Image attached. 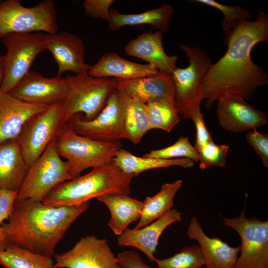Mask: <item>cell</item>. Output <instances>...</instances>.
Wrapping results in <instances>:
<instances>
[{
  "instance_id": "obj_28",
  "label": "cell",
  "mask_w": 268,
  "mask_h": 268,
  "mask_svg": "<svg viewBox=\"0 0 268 268\" xmlns=\"http://www.w3.org/2000/svg\"><path fill=\"white\" fill-rule=\"evenodd\" d=\"M0 264L5 268H53L52 258L8 244L0 250Z\"/></svg>"
},
{
  "instance_id": "obj_38",
  "label": "cell",
  "mask_w": 268,
  "mask_h": 268,
  "mask_svg": "<svg viewBox=\"0 0 268 268\" xmlns=\"http://www.w3.org/2000/svg\"><path fill=\"white\" fill-rule=\"evenodd\" d=\"M192 120L196 129V138L194 146L198 152L203 146L213 141L210 133L206 127L203 116L201 110L195 113Z\"/></svg>"
},
{
  "instance_id": "obj_13",
  "label": "cell",
  "mask_w": 268,
  "mask_h": 268,
  "mask_svg": "<svg viewBox=\"0 0 268 268\" xmlns=\"http://www.w3.org/2000/svg\"><path fill=\"white\" fill-rule=\"evenodd\" d=\"M54 257L53 268H121L107 240L94 235L81 238L71 249Z\"/></svg>"
},
{
  "instance_id": "obj_33",
  "label": "cell",
  "mask_w": 268,
  "mask_h": 268,
  "mask_svg": "<svg viewBox=\"0 0 268 268\" xmlns=\"http://www.w3.org/2000/svg\"><path fill=\"white\" fill-rule=\"evenodd\" d=\"M143 156L162 159L188 158L199 161V153L188 137L182 136L173 144L161 149L152 150Z\"/></svg>"
},
{
  "instance_id": "obj_10",
  "label": "cell",
  "mask_w": 268,
  "mask_h": 268,
  "mask_svg": "<svg viewBox=\"0 0 268 268\" xmlns=\"http://www.w3.org/2000/svg\"><path fill=\"white\" fill-rule=\"evenodd\" d=\"M62 101L49 105L31 118L16 139L28 168L65 127Z\"/></svg>"
},
{
  "instance_id": "obj_20",
  "label": "cell",
  "mask_w": 268,
  "mask_h": 268,
  "mask_svg": "<svg viewBox=\"0 0 268 268\" xmlns=\"http://www.w3.org/2000/svg\"><path fill=\"white\" fill-rule=\"evenodd\" d=\"M187 235L189 239L198 242L205 268H233L240 252V246L231 247L218 238L207 236L195 216L191 218Z\"/></svg>"
},
{
  "instance_id": "obj_29",
  "label": "cell",
  "mask_w": 268,
  "mask_h": 268,
  "mask_svg": "<svg viewBox=\"0 0 268 268\" xmlns=\"http://www.w3.org/2000/svg\"><path fill=\"white\" fill-rule=\"evenodd\" d=\"M124 130L126 139L134 144L139 143L150 130L146 104L130 97L125 114Z\"/></svg>"
},
{
  "instance_id": "obj_22",
  "label": "cell",
  "mask_w": 268,
  "mask_h": 268,
  "mask_svg": "<svg viewBox=\"0 0 268 268\" xmlns=\"http://www.w3.org/2000/svg\"><path fill=\"white\" fill-rule=\"evenodd\" d=\"M160 72L150 64H141L128 61L115 53L103 55L92 66L88 73L96 78H115L129 80L154 76Z\"/></svg>"
},
{
  "instance_id": "obj_4",
  "label": "cell",
  "mask_w": 268,
  "mask_h": 268,
  "mask_svg": "<svg viewBox=\"0 0 268 268\" xmlns=\"http://www.w3.org/2000/svg\"><path fill=\"white\" fill-rule=\"evenodd\" d=\"M180 48L188 58L189 65L177 67L171 75L174 104L183 119L192 120L195 113L201 110L202 85L212 63L206 52L199 47L181 44Z\"/></svg>"
},
{
  "instance_id": "obj_2",
  "label": "cell",
  "mask_w": 268,
  "mask_h": 268,
  "mask_svg": "<svg viewBox=\"0 0 268 268\" xmlns=\"http://www.w3.org/2000/svg\"><path fill=\"white\" fill-rule=\"evenodd\" d=\"M89 204V201L78 206L55 207L42 201H15L7 222L1 225L6 242L53 258L67 229Z\"/></svg>"
},
{
  "instance_id": "obj_3",
  "label": "cell",
  "mask_w": 268,
  "mask_h": 268,
  "mask_svg": "<svg viewBox=\"0 0 268 268\" xmlns=\"http://www.w3.org/2000/svg\"><path fill=\"white\" fill-rule=\"evenodd\" d=\"M132 175L124 173L113 161L89 173L64 182L54 188L42 201L55 207L75 206L110 193L129 195Z\"/></svg>"
},
{
  "instance_id": "obj_31",
  "label": "cell",
  "mask_w": 268,
  "mask_h": 268,
  "mask_svg": "<svg viewBox=\"0 0 268 268\" xmlns=\"http://www.w3.org/2000/svg\"><path fill=\"white\" fill-rule=\"evenodd\" d=\"M195 2L215 8L223 14L222 27L224 31V42L226 43L233 28L241 22L250 20L251 12L240 5H228L214 0H195Z\"/></svg>"
},
{
  "instance_id": "obj_1",
  "label": "cell",
  "mask_w": 268,
  "mask_h": 268,
  "mask_svg": "<svg viewBox=\"0 0 268 268\" xmlns=\"http://www.w3.org/2000/svg\"><path fill=\"white\" fill-rule=\"evenodd\" d=\"M268 41V15L259 10L255 19L245 21L232 30L225 54L212 64L201 88L202 100L209 108L225 96L251 101L256 91L268 82L267 73L251 58L255 46Z\"/></svg>"
},
{
  "instance_id": "obj_17",
  "label": "cell",
  "mask_w": 268,
  "mask_h": 268,
  "mask_svg": "<svg viewBox=\"0 0 268 268\" xmlns=\"http://www.w3.org/2000/svg\"><path fill=\"white\" fill-rule=\"evenodd\" d=\"M49 105L27 103L0 90V143L17 139L26 123Z\"/></svg>"
},
{
  "instance_id": "obj_37",
  "label": "cell",
  "mask_w": 268,
  "mask_h": 268,
  "mask_svg": "<svg viewBox=\"0 0 268 268\" xmlns=\"http://www.w3.org/2000/svg\"><path fill=\"white\" fill-rule=\"evenodd\" d=\"M246 139L260 157L263 165L268 167V134L257 131L256 129L248 132Z\"/></svg>"
},
{
  "instance_id": "obj_40",
  "label": "cell",
  "mask_w": 268,
  "mask_h": 268,
  "mask_svg": "<svg viewBox=\"0 0 268 268\" xmlns=\"http://www.w3.org/2000/svg\"><path fill=\"white\" fill-rule=\"evenodd\" d=\"M5 74L3 56H0V90L3 82Z\"/></svg>"
},
{
  "instance_id": "obj_6",
  "label": "cell",
  "mask_w": 268,
  "mask_h": 268,
  "mask_svg": "<svg viewBox=\"0 0 268 268\" xmlns=\"http://www.w3.org/2000/svg\"><path fill=\"white\" fill-rule=\"evenodd\" d=\"M66 78L68 92L62 101L66 125L77 114H83L85 121L94 119L104 108L116 82V78H96L88 72L67 75Z\"/></svg>"
},
{
  "instance_id": "obj_14",
  "label": "cell",
  "mask_w": 268,
  "mask_h": 268,
  "mask_svg": "<svg viewBox=\"0 0 268 268\" xmlns=\"http://www.w3.org/2000/svg\"><path fill=\"white\" fill-rule=\"evenodd\" d=\"M45 50L53 55L58 65L57 76L70 71L75 74L88 72L89 65L85 62V48L81 38L68 31L53 34L43 33Z\"/></svg>"
},
{
  "instance_id": "obj_25",
  "label": "cell",
  "mask_w": 268,
  "mask_h": 268,
  "mask_svg": "<svg viewBox=\"0 0 268 268\" xmlns=\"http://www.w3.org/2000/svg\"><path fill=\"white\" fill-rule=\"evenodd\" d=\"M174 12L172 6L166 3L156 8L136 14L121 13L116 9H110L108 25L112 30L117 31L125 26L147 24L156 31L163 33L168 31Z\"/></svg>"
},
{
  "instance_id": "obj_35",
  "label": "cell",
  "mask_w": 268,
  "mask_h": 268,
  "mask_svg": "<svg viewBox=\"0 0 268 268\" xmlns=\"http://www.w3.org/2000/svg\"><path fill=\"white\" fill-rule=\"evenodd\" d=\"M17 194V191L0 190V250L5 249L7 245L1 225L12 212Z\"/></svg>"
},
{
  "instance_id": "obj_8",
  "label": "cell",
  "mask_w": 268,
  "mask_h": 268,
  "mask_svg": "<svg viewBox=\"0 0 268 268\" xmlns=\"http://www.w3.org/2000/svg\"><path fill=\"white\" fill-rule=\"evenodd\" d=\"M57 9L52 0H43L26 7L19 0L0 2V39L9 33L58 32Z\"/></svg>"
},
{
  "instance_id": "obj_39",
  "label": "cell",
  "mask_w": 268,
  "mask_h": 268,
  "mask_svg": "<svg viewBox=\"0 0 268 268\" xmlns=\"http://www.w3.org/2000/svg\"><path fill=\"white\" fill-rule=\"evenodd\" d=\"M121 268H152L145 264L140 255L135 251H126L116 257Z\"/></svg>"
},
{
  "instance_id": "obj_15",
  "label": "cell",
  "mask_w": 268,
  "mask_h": 268,
  "mask_svg": "<svg viewBox=\"0 0 268 268\" xmlns=\"http://www.w3.org/2000/svg\"><path fill=\"white\" fill-rule=\"evenodd\" d=\"M67 92L66 77H47L30 70L10 93L27 103L50 105L64 100Z\"/></svg>"
},
{
  "instance_id": "obj_7",
  "label": "cell",
  "mask_w": 268,
  "mask_h": 268,
  "mask_svg": "<svg viewBox=\"0 0 268 268\" xmlns=\"http://www.w3.org/2000/svg\"><path fill=\"white\" fill-rule=\"evenodd\" d=\"M129 98L125 91L115 86L104 108L94 119L85 121L83 114H77L66 126L76 134L98 141L116 142L126 139L124 118Z\"/></svg>"
},
{
  "instance_id": "obj_11",
  "label": "cell",
  "mask_w": 268,
  "mask_h": 268,
  "mask_svg": "<svg viewBox=\"0 0 268 268\" xmlns=\"http://www.w3.org/2000/svg\"><path fill=\"white\" fill-rule=\"evenodd\" d=\"M43 35L41 32L9 33L1 39L6 49L3 56L5 74L2 92L10 93L30 71L37 56L45 50Z\"/></svg>"
},
{
  "instance_id": "obj_16",
  "label": "cell",
  "mask_w": 268,
  "mask_h": 268,
  "mask_svg": "<svg viewBox=\"0 0 268 268\" xmlns=\"http://www.w3.org/2000/svg\"><path fill=\"white\" fill-rule=\"evenodd\" d=\"M217 103L219 124L226 131L239 133L256 129L268 123L266 114L253 107L243 98L225 96Z\"/></svg>"
},
{
  "instance_id": "obj_9",
  "label": "cell",
  "mask_w": 268,
  "mask_h": 268,
  "mask_svg": "<svg viewBox=\"0 0 268 268\" xmlns=\"http://www.w3.org/2000/svg\"><path fill=\"white\" fill-rule=\"evenodd\" d=\"M56 139L28 168L15 201H42L57 186L73 179L67 162L63 161L57 152Z\"/></svg>"
},
{
  "instance_id": "obj_12",
  "label": "cell",
  "mask_w": 268,
  "mask_h": 268,
  "mask_svg": "<svg viewBox=\"0 0 268 268\" xmlns=\"http://www.w3.org/2000/svg\"><path fill=\"white\" fill-rule=\"evenodd\" d=\"M224 224L235 230L241 240L240 255L232 268H268V221L240 216L223 218Z\"/></svg>"
},
{
  "instance_id": "obj_34",
  "label": "cell",
  "mask_w": 268,
  "mask_h": 268,
  "mask_svg": "<svg viewBox=\"0 0 268 268\" xmlns=\"http://www.w3.org/2000/svg\"><path fill=\"white\" fill-rule=\"evenodd\" d=\"M229 150V146L217 144L213 141L204 145L198 151L200 168L225 167Z\"/></svg>"
},
{
  "instance_id": "obj_24",
  "label": "cell",
  "mask_w": 268,
  "mask_h": 268,
  "mask_svg": "<svg viewBox=\"0 0 268 268\" xmlns=\"http://www.w3.org/2000/svg\"><path fill=\"white\" fill-rule=\"evenodd\" d=\"M28 169L16 139L0 143V190L18 191Z\"/></svg>"
},
{
  "instance_id": "obj_36",
  "label": "cell",
  "mask_w": 268,
  "mask_h": 268,
  "mask_svg": "<svg viewBox=\"0 0 268 268\" xmlns=\"http://www.w3.org/2000/svg\"><path fill=\"white\" fill-rule=\"evenodd\" d=\"M114 0H85L82 6L85 15L94 19L100 18L109 22L110 6Z\"/></svg>"
},
{
  "instance_id": "obj_5",
  "label": "cell",
  "mask_w": 268,
  "mask_h": 268,
  "mask_svg": "<svg viewBox=\"0 0 268 268\" xmlns=\"http://www.w3.org/2000/svg\"><path fill=\"white\" fill-rule=\"evenodd\" d=\"M121 145L120 141L103 142L79 135L66 126L56 139L57 152L67 159L69 174L73 178L89 168L112 162Z\"/></svg>"
},
{
  "instance_id": "obj_32",
  "label": "cell",
  "mask_w": 268,
  "mask_h": 268,
  "mask_svg": "<svg viewBox=\"0 0 268 268\" xmlns=\"http://www.w3.org/2000/svg\"><path fill=\"white\" fill-rule=\"evenodd\" d=\"M155 262L158 268H202L205 261L200 246L193 245L168 258L156 259Z\"/></svg>"
},
{
  "instance_id": "obj_30",
  "label": "cell",
  "mask_w": 268,
  "mask_h": 268,
  "mask_svg": "<svg viewBox=\"0 0 268 268\" xmlns=\"http://www.w3.org/2000/svg\"><path fill=\"white\" fill-rule=\"evenodd\" d=\"M150 129H159L170 133L179 123L180 119L175 104L157 100L146 104Z\"/></svg>"
},
{
  "instance_id": "obj_21",
  "label": "cell",
  "mask_w": 268,
  "mask_h": 268,
  "mask_svg": "<svg viewBox=\"0 0 268 268\" xmlns=\"http://www.w3.org/2000/svg\"><path fill=\"white\" fill-rule=\"evenodd\" d=\"M116 86L131 98L146 104L164 100L174 104L175 87L172 76L161 72L156 75L123 80L116 78Z\"/></svg>"
},
{
  "instance_id": "obj_26",
  "label": "cell",
  "mask_w": 268,
  "mask_h": 268,
  "mask_svg": "<svg viewBox=\"0 0 268 268\" xmlns=\"http://www.w3.org/2000/svg\"><path fill=\"white\" fill-rule=\"evenodd\" d=\"M113 161L124 173L134 177L142 172L156 168L171 166L189 168L195 165V162L188 158L162 159L139 157L122 148L118 151Z\"/></svg>"
},
{
  "instance_id": "obj_27",
  "label": "cell",
  "mask_w": 268,
  "mask_h": 268,
  "mask_svg": "<svg viewBox=\"0 0 268 268\" xmlns=\"http://www.w3.org/2000/svg\"><path fill=\"white\" fill-rule=\"evenodd\" d=\"M182 184L181 180L164 184L156 194L146 197L142 201L140 218L134 228L140 229L149 224L171 210L174 204V197Z\"/></svg>"
},
{
  "instance_id": "obj_19",
  "label": "cell",
  "mask_w": 268,
  "mask_h": 268,
  "mask_svg": "<svg viewBox=\"0 0 268 268\" xmlns=\"http://www.w3.org/2000/svg\"><path fill=\"white\" fill-rule=\"evenodd\" d=\"M162 34L159 31L142 33L127 43L124 51L130 56L146 61L160 72L172 75L177 67L178 57L169 56L165 53Z\"/></svg>"
},
{
  "instance_id": "obj_23",
  "label": "cell",
  "mask_w": 268,
  "mask_h": 268,
  "mask_svg": "<svg viewBox=\"0 0 268 268\" xmlns=\"http://www.w3.org/2000/svg\"><path fill=\"white\" fill-rule=\"evenodd\" d=\"M97 199L108 207L111 214L108 226L115 235H120L131 223L140 218L142 201L128 195L110 193Z\"/></svg>"
},
{
  "instance_id": "obj_41",
  "label": "cell",
  "mask_w": 268,
  "mask_h": 268,
  "mask_svg": "<svg viewBox=\"0 0 268 268\" xmlns=\"http://www.w3.org/2000/svg\"><path fill=\"white\" fill-rule=\"evenodd\" d=\"M1 1L0 0V2H1Z\"/></svg>"
},
{
  "instance_id": "obj_18",
  "label": "cell",
  "mask_w": 268,
  "mask_h": 268,
  "mask_svg": "<svg viewBox=\"0 0 268 268\" xmlns=\"http://www.w3.org/2000/svg\"><path fill=\"white\" fill-rule=\"evenodd\" d=\"M181 214L176 209H171L141 228H127L118 236V244L121 247H134L143 252L151 262H155L154 254L160 235L170 224L181 222Z\"/></svg>"
}]
</instances>
